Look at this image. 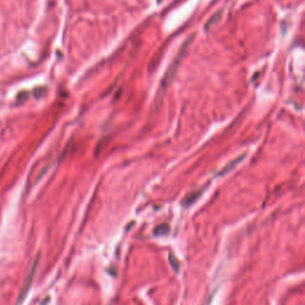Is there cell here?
Instances as JSON below:
<instances>
[{
	"label": "cell",
	"mask_w": 305,
	"mask_h": 305,
	"mask_svg": "<svg viewBox=\"0 0 305 305\" xmlns=\"http://www.w3.org/2000/svg\"><path fill=\"white\" fill-rule=\"evenodd\" d=\"M221 16H222V14H221V12H217V13H216L215 16H213V17L211 18V19H210L209 22L206 23V26H205L206 29H209V27H211V26L213 25V24H215L216 20H217V19H219V18H221Z\"/></svg>",
	"instance_id": "cell-2"
},
{
	"label": "cell",
	"mask_w": 305,
	"mask_h": 305,
	"mask_svg": "<svg viewBox=\"0 0 305 305\" xmlns=\"http://www.w3.org/2000/svg\"><path fill=\"white\" fill-rule=\"evenodd\" d=\"M245 156H246V154H242V155H240V156L237 157V158H235V160H233L230 163L227 164V166L224 167L223 170H222V172L219 173V174H221V175H222V174H225V173H227L228 170H231V169H233L234 167L236 166L237 163H240L241 161H243V158H245Z\"/></svg>",
	"instance_id": "cell-1"
}]
</instances>
